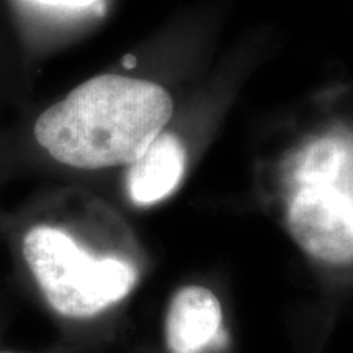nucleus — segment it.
<instances>
[{
    "instance_id": "obj_3",
    "label": "nucleus",
    "mask_w": 353,
    "mask_h": 353,
    "mask_svg": "<svg viewBox=\"0 0 353 353\" xmlns=\"http://www.w3.org/2000/svg\"><path fill=\"white\" fill-rule=\"evenodd\" d=\"M23 257L51 307L72 319L97 316L125 298L138 280L125 260L94 257L69 234L51 226L30 229Z\"/></svg>"
},
{
    "instance_id": "obj_8",
    "label": "nucleus",
    "mask_w": 353,
    "mask_h": 353,
    "mask_svg": "<svg viewBox=\"0 0 353 353\" xmlns=\"http://www.w3.org/2000/svg\"><path fill=\"white\" fill-rule=\"evenodd\" d=\"M0 353H13V352H0Z\"/></svg>"
},
{
    "instance_id": "obj_6",
    "label": "nucleus",
    "mask_w": 353,
    "mask_h": 353,
    "mask_svg": "<svg viewBox=\"0 0 353 353\" xmlns=\"http://www.w3.org/2000/svg\"><path fill=\"white\" fill-rule=\"evenodd\" d=\"M37 2L48 3V6H64V7H87L95 0H37Z\"/></svg>"
},
{
    "instance_id": "obj_2",
    "label": "nucleus",
    "mask_w": 353,
    "mask_h": 353,
    "mask_svg": "<svg viewBox=\"0 0 353 353\" xmlns=\"http://www.w3.org/2000/svg\"><path fill=\"white\" fill-rule=\"evenodd\" d=\"M353 154L345 136L303 148L288 169L286 224L304 252L325 263L353 259Z\"/></svg>"
},
{
    "instance_id": "obj_4",
    "label": "nucleus",
    "mask_w": 353,
    "mask_h": 353,
    "mask_svg": "<svg viewBox=\"0 0 353 353\" xmlns=\"http://www.w3.org/2000/svg\"><path fill=\"white\" fill-rule=\"evenodd\" d=\"M221 304L208 288L185 286L172 298L165 339L172 353H200L221 329Z\"/></svg>"
},
{
    "instance_id": "obj_7",
    "label": "nucleus",
    "mask_w": 353,
    "mask_h": 353,
    "mask_svg": "<svg viewBox=\"0 0 353 353\" xmlns=\"http://www.w3.org/2000/svg\"><path fill=\"white\" fill-rule=\"evenodd\" d=\"M123 63H125V65H126L128 69H132V68H134V64H136V57L131 56V54H128L125 59H123Z\"/></svg>"
},
{
    "instance_id": "obj_1",
    "label": "nucleus",
    "mask_w": 353,
    "mask_h": 353,
    "mask_svg": "<svg viewBox=\"0 0 353 353\" xmlns=\"http://www.w3.org/2000/svg\"><path fill=\"white\" fill-rule=\"evenodd\" d=\"M172 114L174 100L159 83L97 76L43 112L34 138L52 159L76 169L130 165Z\"/></svg>"
},
{
    "instance_id": "obj_5",
    "label": "nucleus",
    "mask_w": 353,
    "mask_h": 353,
    "mask_svg": "<svg viewBox=\"0 0 353 353\" xmlns=\"http://www.w3.org/2000/svg\"><path fill=\"white\" fill-rule=\"evenodd\" d=\"M187 164L183 144L176 136L162 131L148 149L130 164L128 192L138 205L164 200L180 183Z\"/></svg>"
}]
</instances>
